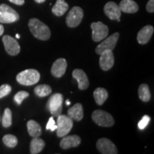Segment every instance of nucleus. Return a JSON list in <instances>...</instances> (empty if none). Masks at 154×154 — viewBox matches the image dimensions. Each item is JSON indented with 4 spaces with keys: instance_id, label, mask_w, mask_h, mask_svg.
Returning a JSON list of instances; mask_svg holds the SVG:
<instances>
[{
    "instance_id": "obj_9",
    "label": "nucleus",
    "mask_w": 154,
    "mask_h": 154,
    "mask_svg": "<svg viewBox=\"0 0 154 154\" xmlns=\"http://www.w3.org/2000/svg\"><path fill=\"white\" fill-rule=\"evenodd\" d=\"M96 148L102 154H117L118 150L111 140L102 138L96 142Z\"/></svg>"
},
{
    "instance_id": "obj_19",
    "label": "nucleus",
    "mask_w": 154,
    "mask_h": 154,
    "mask_svg": "<svg viewBox=\"0 0 154 154\" xmlns=\"http://www.w3.org/2000/svg\"><path fill=\"white\" fill-rule=\"evenodd\" d=\"M45 147V142L38 137H34L30 142V153L32 154L39 153Z\"/></svg>"
},
{
    "instance_id": "obj_35",
    "label": "nucleus",
    "mask_w": 154,
    "mask_h": 154,
    "mask_svg": "<svg viewBox=\"0 0 154 154\" xmlns=\"http://www.w3.org/2000/svg\"><path fill=\"white\" fill-rule=\"evenodd\" d=\"M4 31H5V29H4V26L2 24H0V36H2L4 33Z\"/></svg>"
},
{
    "instance_id": "obj_21",
    "label": "nucleus",
    "mask_w": 154,
    "mask_h": 154,
    "mask_svg": "<svg viewBox=\"0 0 154 154\" xmlns=\"http://www.w3.org/2000/svg\"><path fill=\"white\" fill-rule=\"evenodd\" d=\"M27 130L29 134L32 137H39L42 134V127L34 120H29L27 122Z\"/></svg>"
},
{
    "instance_id": "obj_2",
    "label": "nucleus",
    "mask_w": 154,
    "mask_h": 154,
    "mask_svg": "<svg viewBox=\"0 0 154 154\" xmlns=\"http://www.w3.org/2000/svg\"><path fill=\"white\" fill-rule=\"evenodd\" d=\"M16 79L17 82L22 85L32 86L39 81L40 74L36 69H26L19 73Z\"/></svg>"
},
{
    "instance_id": "obj_32",
    "label": "nucleus",
    "mask_w": 154,
    "mask_h": 154,
    "mask_svg": "<svg viewBox=\"0 0 154 154\" xmlns=\"http://www.w3.org/2000/svg\"><path fill=\"white\" fill-rule=\"evenodd\" d=\"M0 11H7V12L12 13V14H18V13L14 9H12L11 7L6 5V4H2V5H0Z\"/></svg>"
},
{
    "instance_id": "obj_4",
    "label": "nucleus",
    "mask_w": 154,
    "mask_h": 154,
    "mask_svg": "<svg viewBox=\"0 0 154 154\" xmlns=\"http://www.w3.org/2000/svg\"><path fill=\"white\" fill-rule=\"evenodd\" d=\"M63 96L61 94L57 93L50 96L48 100L47 106L48 110L54 116L57 117L62 112Z\"/></svg>"
},
{
    "instance_id": "obj_24",
    "label": "nucleus",
    "mask_w": 154,
    "mask_h": 154,
    "mask_svg": "<svg viewBox=\"0 0 154 154\" xmlns=\"http://www.w3.org/2000/svg\"><path fill=\"white\" fill-rule=\"evenodd\" d=\"M151 92L149 86L146 84H140L138 88V97L143 102H148L151 99Z\"/></svg>"
},
{
    "instance_id": "obj_22",
    "label": "nucleus",
    "mask_w": 154,
    "mask_h": 154,
    "mask_svg": "<svg viewBox=\"0 0 154 154\" xmlns=\"http://www.w3.org/2000/svg\"><path fill=\"white\" fill-rule=\"evenodd\" d=\"M94 97L95 99L96 103L98 105L101 106L103 104V103L106 101L109 97V93L105 88H97L94 91Z\"/></svg>"
},
{
    "instance_id": "obj_28",
    "label": "nucleus",
    "mask_w": 154,
    "mask_h": 154,
    "mask_svg": "<svg viewBox=\"0 0 154 154\" xmlns=\"http://www.w3.org/2000/svg\"><path fill=\"white\" fill-rule=\"evenodd\" d=\"M29 96V94L28 92L25 91H19L18 93H17L15 94L14 97V101L16 102V103L17 105H21L22 104V101H24L25 99L28 97Z\"/></svg>"
},
{
    "instance_id": "obj_39",
    "label": "nucleus",
    "mask_w": 154,
    "mask_h": 154,
    "mask_svg": "<svg viewBox=\"0 0 154 154\" xmlns=\"http://www.w3.org/2000/svg\"><path fill=\"white\" fill-rule=\"evenodd\" d=\"M0 121H1V119H0Z\"/></svg>"
},
{
    "instance_id": "obj_37",
    "label": "nucleus",
    "mask_w": 154,
    "mask_h": 154,
    "mask_svg": "<svg viewBox=\"0 0 154 154\" xmlns=\"http://www.w3.org/2000/svg\"><path fill=\"white\" fill-rule=\"evenodd\" d=\"M70 103H71V102L69 101V99L66 100V104L67 106H69V105H70Z\"/></svg>"
},
{
    "instance_id": "obj_1",
    "label": "nucleus",
    "mask_w": 154,
    "mask_h": 154,
    "mask_svg": "<svg viewBox=\"0 0 154 154\" xmlns=\"http://www.w3.org/2000/svg\"><path fill=\"white\" fill-rule=\"evenodd\" d=\"M28 26L32 34L38 39L47 41L51 36V32L49 26L38 19H31L29 21Z\"/></svg>"
},
{
    "instance_id": "obj_30",
    "label": "nucleus",
    "mask_w": 154,
    "mask_h": 154,
    "mask_svg": "<svg viewBox=\"0 0 154 154\" xmlns=\"http://www.w3.org/2000/svg\"><path fill=\"white\" fill-rule=\"evenodd\" d=\"M150 121H151V118H150L149 116H147V115L144 116L143 118H142L141 120L138 122V128H139V129H140V130L144 129V128L147 126V125L149 124Z\"/></svg>"
},
{
    "instance_id": "obj_14",
    "label": "nucleus",
    "mask_w": 154,
    "mask_h": 154,
    "mask_svg": "<svg viewBox=\"0 0 154 154\" xmlns=\"http://www.w3.org/2000/svg\"><path fill=\"white\" fill-rule=\"evenodd\" d=\"M73 78L78 82V87L80 90H86L89 86V82L87 75L82 69H74L72 72Z\"/></svg>"
},
{
    "instance_id": "obj_23",
    "label": "nucleus",
    "mask_w": 154,
    "mask_h": 154,
    "mask_svg": "<svg viewBox=\"0 0 154 154\" xmlns=\"http://www.w3.org/2000/svg\"><path fill=\"white\" fill-rule=\"evenodd\" d=\"M19 19V15L14 14L7 11H0V23L10 24L17 22Z\"/></svg>"
},
{
    "instance_id": "obj_10",
    "label": "nucleus",
    "mask_w": 154,
    "mask_h": 154,
    "mask_svg": "<svg viewBox=\"0 0 154 154\" xmlns=\"http://www.w3.org/2000/svg\"><path fill=\"white\" fill-rule=\"evenodd\" d=\"M2 42L7 54L11 56H17L20 52V46L16 39L12 36L5 35L3 36Z\"/></svg>"
},
{
    "instance_id": "obj_29",
    "label": "nucleus",
    "mask_w": 154,
    "mask_h": 154,
    "mask_svg": "<svg viewBox=\"0 0 154 154\" xmlns=\"http://www.w3.org/2000/svg\"><path fill=\"white\" fill-rule=\"evenodd\" d=\"M11 91V87L9 84H5L0 86V99L9 95Z\"/></svg>"
},
{
    "instance_id": "obj_31",
    "label": "nucleus",
    "mask_w": 154,
    "mask_h": 154,
    "mask_svg": "<svg viewBox=\"0 0 154 154\" xmlns=\"http://www.w3.org/2000/svg\"><path fill=\"white\" fill-rule=\"evenodd\" d=\"M46 128H47V130H50L51 131H54L55 130H57V125L56 124L53 117H51V118L49 119Z\"/></svg>"
},
{
    "instance_id": "obj_15",
    "label": "nucleus",
    "mask_w": 154,
    "mask_h": 154,
    "mask_svg": "<svg viewBox=\"0 0 154 154\" xmlns=\"http://www.w3.org/2000/svg\"><path fill=\"white\" fill-rule=\"evenodd\" d=\"M82 141V139L77 135H72V136H64L60 142V147L62 149L66 150L71 148L77 147L79 146Z\"/></svg>"
},
{
    "instance_id": "obj_16",
    "label": "nucleus",
    "mask_w": 154,
    "mask_h": 154,
    "mask_svg": "<svg viewBox=\"0 0 154 154\" xmlns=\"http://www.w3.org/2000/svg\"><path fill=\"white\" fill-rule=\"evenodd\" d=\"M154 29L151 25H146L138 32L137 41L140 44H146L151 39Z\"/></svg>"
},
{
    "instance_id": "obj_18",
    "label": "nucleus",
    "mask_w": 154,
    "mask_h": 154,
    "mask_svg": "<svg viewBox=\"0 0 154 154\" xmlns=\"http://www.w3.org/2000/svg\"><path fill=\"white\" fill-rule=\"evenodd\" d=\"M121 11L128 14H134L138 11V5L133 0H122L119 4Z\"/></svg>"
},
{
    "instance_id": "obj_20",
    "label": "nucleus",
    "mask_w": 154,
    "mask_h": 154,
    "mask_svg": "<svg viewBox=\"0 0 154 154\" xmlns=\"http://www.w3.org/2000/svg\"><path fill=\"white\" fill-rule=\"evenodd\" d=\"M69 5L65 0H57L54 6L52 7V13L57 17H61L68 10Z\"/></svg>"
},
{
    "instance_id": "obj_6",
    "label": "nucleus",
    "mask_w": 154,
    "mask_h": 154,
    "mask_svg": "<svg viewBox=\"0 0 154 154\" xmlns=\"http://www.w3.org/2000/svg\"><path fill=\"white\" fill-rule=\"evenodd\" d=\"M84 17V11L79 7H74L69 11L66 18L67 26L70 28H75L78 26L82 22Z\"/></svg>"
},
{
    "instance_id": "obj_27",
    "label": "nucleus",
    "mask_w": 154,
    "mask_h": 154,
    "mask_svg": "<svg viewBox=\"0 0 154 154\" xmlns=\"http://www.w3.org/2000/svg\"><path fill=\"white\" fill-rule=\"evenodd\" d=\"M3 143L5 144L7 147L14 148L18 143V139L16 136L11 134H7L4 136L2 138Z\"/></svg>"
},
{
    "instance_id": "obj_11",
    "label": "nucleus",
    "mask_w": 154,
    "mask_h": 154,
    "mask_svg": "<svg viewBox=\"0 0 154 154\" xmlns=\"http://www.w3.org/2000/svg\"><path fill=\"white\" fill-rule=\"evenodd\" d=\"M114 64V56L111 50H105L100 54L99 65L102 70L108 71Z\"/></svg>"
},
{
    "instance_id": "obj_36",
    "label": "nucleus",
    "mask_w": 154,
    "mask_h": 154,
    "mask_svg": "<svg viewBox=\"0 0 154 154\" xmlns=\"http://www.w3.org/2000/svg\"><path fill=\"white\" fill-rule=\"evenodd\" d=\"M34 1L36 2V3H43V2H44L46 1V0H34Z\"/></svg>"
},
{
    "instance_id": "obj_3",
    "label": "nucleus",
    "mask_w": 154,
    "mask_h": 154,
    "mask_svg": "<svg viewBox=\"0 0 154 154\" xmlns=\"http://www.w3.org/2000/svg\"><path fill=\"white\" fill-rule=\"evenodd\" d=\"M92 120L99 126L111 127L114 125V119L110 113L106 111L100 110L94 111L91 115Z\"/></svg>"
},
{
    "instance_id": "obj_26",
    "label": "nucleus",
    "mask_w": 154,
    "mask_h": 154,
    "mask_svg": "<svg viewBox=\"0 0 154 154\" xmlns=\"http://www.w3.org/2000/svg\"><path fill=\"white\" fill-rule=\"evenodd\" d=\"M12 124V113L10 109H5L2 116V126L5 128H8L11 126Z\"/></svg>"
},
{
    "instance_id": "obj_33",
    "label": "nucleus",
    "mask_w": 154,
    "mask_h": 154,
    "mask_svg": "<svg viewBox=\"0 0 154 154\" xmlns=\"http://www.w3.org/2000/svg\"><path fill=\"white\" fill-rule=\"evenodd\" d=\"M146 10L150 13H153L154 11V0H149L146 5Z\"/></svg>"
},
{
    "instance_id": "obj_7",
    "label": "nucleus",
    "mask_w": 154,
    "mask_h": 154,
    "mask_svg": "<svg viewBox=\"0 0 154 154\" xmlns=\"http://www.w3.org/2000/svg\"><path fill=\"white\" fill-rule=\"evenodd\" d=\"M92 29V39L94 42H100L107 37L109 34V28L101 22H93L91 24Z\"/></svg>"
},
{
    "instance_id": "obj_5",
    "label": "nucleus",
    "mask_w": 154,
    "mask_h": 154,
    "mask_svg": "<svg viewBox=\"0 0 154 154\" xmlns=\"http://www.w3.org/2000/svg\"><path fill=\"white\" fill-rule=\"evenodd\" d=\"M57 117V134L58 137L61 138L71 131L73 127V120L66 115L60 114Z\"/></svg>"
},
{
    "instance_id": "obj_8",
    "label": "nucleus",
    "mask_w": 154,
    "mask_h": 154,
    "mask_svg": "<svg viewBox=\"0 0 154 154\" xmlns=\"http://www.w3.org/2000/svg\"><path fill=\"white\" fill-rule=\"evenodd\" d=\"M119 34L118 32L113 34L109 37H107L103 42H102L101 44H99L96 48V53L97 54H101V52H103L105 50H111L113 51L116 47L117 42L119 40Z\"/></svg>"
},
{
    "instance_id": "obj_25",
    "label": "nucleus",
    "mask_w": 154,
    "mask_h": 154,
    "mask_svg": "<svg viewBox=\"0 0 154 154\" xmlns=\"http://www.w3.org/2000/svg\"><path fill=\"white\" fill-rule=\"evenodd\" d=\"M52 89L51 86L47 84H41L34 88V93L38 97H45L51 94Z\"/></svg>"
},
{
    "instance_id": "obj_34",
    "label": "nucleus",
    "mask_w": 154,
    "mask_h": 154,
    "mask_svg": "<svg viewBox=\"0 0 154 154\" xmlns=\"http://www.w3.org/2000/svg\"><path fill=\"white\" fill-rule=\"evenodd\" d=\"M9 2L11 3L14 4V5H23L24 4V0H9Z\"/></svg>"
},
{
    "instance_id": "obj_13",
    "label": "nucleus",
    "mask_w": 154,
    "mask_h": 154,
    "mask_svg": "<svg viewBox=\"0 0 154 154\" xmlns=\"http://www.w3.org/2000/svg\"><path fill=\"white\" fill-rule=\"evenodd\" d=\"M67 68L66 60L63 58H59L56 60L51 66V74L57 78H60L66 72Z\"/></svg>"
},
{
    "instance_id": "obj_17",
    "label": "nucleus",
    "mask_w": 154,
    "mask_h": 154,
    "mask_svg": "<svg viewBox=\"0 0 154 154\" xmlns=\"http://www.w3.org/2000/svg\"><path fill=\"white\" fill-rule=\"evenodd\" d=\"M67 114L72 120L80 121L84 117V109L82 103H77L72 107L69 108L67 111Z\"/></svg>"
},
{
    "instance_id": "obj_38",
    "label": "nucleus",
    "mask_w": 154,
    "mask_h": 154,
    "mask_svg": "<svg viewBox=\"0 0 154 154\" xmlns=\"http://www.w3.org/2000/svg\"><path fill=\"white\" fill-rule=\"evenodd\" d=\"M16 38H20V35H19V34H16Z\"/></svg>"
},
{
    "instance_id": "obj_12",
    "label": "nucleus",
    "mask_w": 154,
    "mask_h": 154,
    "mask_svg": "<svg viewBox=\"0 0 154 154\" xmlns=\"http://www.w3.org/2000/svg\"><path fill=\"white\" fill-rule=\"evenodd\" d=\"M105 14L111 20H117L121 16V11L119 6L113 2H109L103 8Z\"/></svg>"
}]
</instances>
